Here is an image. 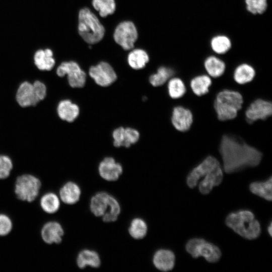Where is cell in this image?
Masks as SVG:
<instances>
[{
	"label": "cell",
	"mask_w": 272,
	"mask_h": 272,
	"mask_svg": "<svg viewBox=\"0 0 272 272\" xmlns=\"http://www.w3.org/2000/svg\"><path fill=\"white\" fill-rule=\"evenodd\" d=\"M58 194L62 202L66 205H72L79 201L81 189L76 183L68 181L59 188Z\"/></svg>",
	"instance_id": "21"
},
{
	"label": "cell",
	"mask_w": 272,
	"mask_h": 272,
	"mask_svg": "<svg viewBox=\"0 0 272 272\" xmlns=\"http://www.w3.org/2000/svg\"><path fill=\"white\" fill-rule=\"evenodd\" d=\"M267 231L269 234V235L271 236L272 235V223L271 222L270 223L269 225L267 227Z\"/></svg>",
	"instance_id": "38"
},
{
	"label": "cell",
	"mask_w": 272,
	"mask_h": 272,
	"mask_svg": "<svg viewBox=\"0 0 272 272\" xmlns=\"http://www.w3.org/2000/svg\"><path fill=\"white\" fill-rule=\"evenodd\" d=\"M174 73V71L171 68L161 66L156 73L150 77V83L154 87L161 86L170 79Z\"/></svg>",
	"instance_id": "30"
},
{
	"label": "cell",
	"mask_w": 272,
	"mask_h": 272,
	"mask_svg": "<svg viewBox=\"0 0 272 272\" xmlns=\"http://www.w3.org/2000/svg\"><path fill=\"white\" fill-rule=\"evenodd\" d=\"M100 259L98 254L92 250L85 249L79 252L77 258V264L81 268L86 266L97 268L100 265Z\"/></svg>",
	"instance_id": "24"
},
{
	"label": "cell",
	"mask_w": 272,
	"mask_h": 272,
	"mask_svg": "<svg viewBox=\"0 0 272 272\" xmlns=\"http://www.w3.org/2000/svg\"><path fill=\"white\" fill-rule=\"evenodd\" d=\"M33 61L38 70L50 71L56 64L54 51L49 47L39 48L33 53Z\"/></svg>",
	"instance_id": "16"
},
{
	"label": "cell",
	"mask_w": 272,
	"mask_h": 272,
	"mask_svg": "<svg viewBox=\"0 0 272 272\" xmlns=\"http://www.w3.org/2000/svg\"><path fill=\"white\" fill-rule=\"evenodd\" d=\"M153 262L155 266L159 270L168 271L172 269L174 266L175 256L170 250L159 249L155 253Z\"/></svg>",
	"instance_id": "20"
},
{
	"label": "cell",
	"mask_w": 272,
	"mask_h": 272,
	"mask_svg": "<svg viewBox=\"0 0 272 272\" xmlns=\"http://www.w3.org/2000/svg\"><path fill=\"white\" fill-rule=\"evenodd\" d=\"M243 103V97L239 92L228 89L219 92L214 104L218 118L221 121L235 118Z\"/></svg>",
	"instance_id": "3"
},
{
	"label": "cell",
	"mask_w": 272,
	"mask_h": 272,
	"mask_svg": "<svg viewBox=\"0 0 272 272\" xmlns=\"http://www.w3.org/2000/svg\"><path fill=\"white\" fill-rule=\"evenodd\" d=\"M149 60L148 53L143 49H135L128 54L127 61L129 66L133 69L143 68Z\"/></svg>",
	"instance_id": "29"
},
{
	"label": "cell",
	"mask_w": 272,
	"mask_h": 272,
	"mask_svg": "<svg viewBox=\"0 0 272 272\" xmlns=\"http://www.w3.org/2000/svg\"><path fill=\"white\" fill-rule=\"evenodd\" d=\"M39 198V206L44 213L52 215L59 210L60 199L56 193L52 191L46 192Z\"/></svg>",
	"instance_id": "22"
},
{
	"label": "cell",
	"mask_w": 272,
	"mask_h": 272,
	"mask_svg": "<svg viewBox=\"0 0 272 272\" xmlns=\"http://www.w3.org/2000/svg\"><path fill=\"white\" fill-rule=\"evenodd\" d=\"M13 222L7 214L0 213V236L8 235L12 230Z\"/></svg>",
	"instance_id": "37"
},
{
	"label": "cell",
	"mask_w": 272,
	"mask_h": 272,
	"mask_svg": "<svg viewBox=\"0 0 272 272\" xmlns=\"http://www.w3.org/2000/svg\"><path fill=\"white\" fill-rule=\"evenodd\" d=\"M250 191L268 201L272 199V178L264 181H255L249 185Z\"/></svg>",
	"instance_id": "25"
},
{
	"label": "cell",
	"mask_w": 272,
	"mask_h": 272,
	"mask_svg": "<svg viewBox=\"0 0 272 272\" xmlns=\"http://www.w3.org/2000/svg\"><path fill=\"white\" fill-rule=\"evenodd\" d=\"M115 42L125 50L133 48L138 38V32L134 24L130 21H124L116 27L114 35Z\"/></svg>",
	"instance_id": "10"
},
{
	"label": "cell",
	"mask_w": 272,
	"mask_h": 272,
	"mask_svg": "<svg viewBox=\"0 0 272 272\" xmlns=\"http://www.w3.org/2000/svg\"><path fill=\"white\" fill-rule=\"evenodd\" d=\"M56 74L59 77L67 75L68 83L73 88H82L86 83V73L74 61L61 62L56 67Z\"/></svg>",
	"instance_id": "9"
},
{
	"label": "cell",
	"mask_w": 272,
	"mask_h": 272,
	"mask_svg": "<svg viewBox=\"0 0 272 272\" xmlns=\"http://www.w3.org/2000/svg\"><path fill=\"white\" fill-rule=\"evenodd\" d=\"M89 74L97 84L102 87L110 86L117 79L116 74L112 67L104 61L91 66Z\"/></svg>",
	"instance_id": "11"
},
{
	"label": "cell",
	"mask_w": 272,
	"mask_h": 272,
	"mask_svg": "<svg viewBox=\"0 0 272 272\" xmlns=\"http://www.w3.org/2000/svg\"><path fill=\"white\" fill-rule=\"evenodd\" d=\"M270 102L262 99L253 101L247 107L245 115L247 121L252 123L258 120H265L271 115Z\"/></svg>",
	"instance_id": "12"
},
{
	"label": "cell",
	"mask_w": 272,
	"mask_h": 272,
	"mask_svg": "<svg viewBox=\"0 0 272 272\" xmlns=\"http://www.w3.org/2000/svg\"><path fill=\"white\" fill-rule=\"evenodd\" d=\"M147 230V225L143 220L140 218H135L130 223L128 228V232L134 239H141L146 235Z\"/></svg>",
	"instance_id": "33"
},
{
	"label": "cell",
	"mask_w": 272,
	"mask_h": 272,
	"mask_svg": "<svg viewBox=\"0 0 272 272\" xmlns=\"http://www.w3.org/2000/svg\"><path fill=\"white\" fill-rule=\"evenodd\" d=\"M92 5L102 17L113 14L116 7L114 0H93Z\"/></svg>",
	"instance_id": "34"
},
{
	"label": "cell",
	"mask_w": 272,
	"mask_h": 272,
	"mask_svg": "<svg viewBox=\"0 0 272 272\" xmlns=\"http://www.w3.org/2000/svg\"><path fill=\"white\" fill-rule=\"evenodd\" d=\"M90 207L92 213L96 217H102L105 222L116 221L120 212L117 200L105 192L94 195L91 199Z\"/></svg>",
	"instance_id": "5"
},
{
	"label": "cell",
	"mask_w": 272,
	"mask_h": 272,
	"mask_svg": "<svg viewBox=\"0 0 272 272\" xmlns=\"http://www.w3.org/2000/svg\"><path fill=\"white\" fill-rule=\"evenodd\" d=\"M112 137L114 146L128 148L139 140L140 134L138 131L134 128L120 127L113 131Z\"/></svg>",
	"instance_id": "17"
},
{
	"label": "cell",
	"mask_w": 272,
	"mask_h": 272,
	"mask_svg": "<svg viewBox=\"0 0 272 272\" xmlns=\"http://www.w3.org/2000/svg\"><path fill=\"white\" fill-rule=\"evenodd\" d=\"M78 106L70 100H63L59 102L57 107L58 116L63 120L73 122L79 114Z\"/></svg>",
	"instance_id": "23"
},
{
	"label": "cell",
	"mask_w": 272,
	"mask_h": 272,
	"mask_svg": "<svg viewBox=\"0 0 272 272\" xmlns=\"http://www.w3.org/2000/svg\"><path fill=\"white\" fill-rule=\"evenodd\" d=\"M171 122L177 130L185 132L188 130L193 122L191 111L181 106L175 107L172 111Z\"/></svg>",
	"instance_id": "15"
},
{
	"label": "cell",
	"mask_w": 272,
	"mask_h": 272,
	"mask_svg": "<svg viewBox=\"0 0 272 272\" xmlns=\"http://www.w3.org/2000/svg\"><path fill=\"white\" fill-rule=\"evenodd\" d=\"M219 152L223 161V169L226 173H233L246 168L257 166L262 157L257 149L229 134L223 135Z\"/></svg>",
	"instance_id": "1"
},
{
	"label": "cell",
	"mask_w": 272,
	"mask_h": 272,
	"mask_svg": "<svg viewBox=\"0 0 272 272\" xmlns=\"http://www.w3.org/2000/svg\"><path fill=\"white\" fill-rule=\"evenodd\" d=\"M198 189L202 194H209L214 186H218L222 181L223 172L221 165L211 170L202 176Z\"/></svg>",
	"instance_id": "19"
},
{
	"label": "cell",
	"mask_w": 272,
	"mask_h": 272,
	"mask_svg": "<svg viewBox=\"0 0 272 272\" xmlns=\"http://www.w3.org/2000/svg\"><path fill=\"white\" fill-rule=\"evenodd\" d=\"M98 170L101 177L109 181L117 180L123 171L121 165L111 157L104 159L99 164Z\"/></svg>",
	"instance_id": "18"
},
{
	"label": "cell",
	"mask_w": 272,
	"mask_h": 272,
	"mask_svg": "<svg viewBox=\"0 0 272 272\" xmlns=\"http://www.w3.org/2000/svg\"><path fill=\"white\" fill-rule=\"evenodd\" d=\"M231 41L226 36L219 35L214 37L211 41L212 50L216 53L222 54L227 52L231 47Z\"/></svg>",
	"instance_id": "32"
},
{
	"label": "cell",
	"mask_w": 272,
	"mask_h": 272,
	"mask_svg": "<svg viewBox=\"0 0 272 272\" xmlns=\"http://www.w3.org/2000/svg\"><path fill=\"white\" fill-rule=\"evenodd\" d=\"M46 95V87L42 82L37 80L31 84L25 81L19 86L16 98L20 106L26 107L36 105Z\"/></svg>",
	"instance_id": "7"
},
{
	"label": "cell",
	"mask_w": 272,
	"mask_h": 272,
	"mask_svg": "<svg viewBox=\"0 0 272 272\" xmlns=\"http://www.w3.org/2000/svg\"><path fill=\"white\" fill-rule=\"evenodd\" d=\"M185 249L192 257L197 258L202 256L210 263L217 262L222 255L218 246L202 238H194L189 240L186 244Z\"/></svg>",
	"instance_id": "8"
},
{
	"label": "cell",
	"mask_w": 272,
	"mask_h": 272,
	"mask_svg": "<svg viewBox=\"0 0 272 272\" xmlns=\"http://www.w3.org/2000/svg\"><path fill=\"white\" fill-rule=\"evenodd\" d=\"M248 11L253 14H261L267 8V0H245Z\"/></svg>",
	"instance_id": "36"
},
{
	"label": "cell",
	"mask_w": 272,
	"mask_h": 272,
	"mask_svg": "<svg viewBox=\"0 0 272 272\" xmlns=\"http://www.w3.org/2000/svg\"><path fill=\"white\" fill-rule=\"evenodd\" d=\"M226 225L239 235L248 240H253L261 233L259 222L249 210H239L229 214L225 220Z\"/></svg>",
	"instance_id": "2"
},
{
	"label": "cell",
	"mask_w": 272,
	"mask_h": 272,
	"mask_svg": "<svg viewBox=\"0 0 272 272\" xmlns=\"http://www.w3.org/2000/svg\"><path fill=\"white\" fill-rule=\"evenodd\" d=\"M170 79L167 85L169 95L173 99H179L182 97L186 91L184 82L179 78Z\"/></svg>",
	"instance_id": "31"
},
{
	"label": "cell",
	"mask_w": 272,
	"mask_h": 272,
	"mask_svg": "<svg viewBox=\"0 0 272 272\" xmlns=\"http://www.w3.org/2000/svg\"><path fill=\"white\" fill-rule=\"evenodd\" d=\"M14 165L10 157L0 155V180L8 178L11 175Z\"/></svg>",
	"instance_id": "35"
},
{
	"label": "cell",
	"mask_w": 272,
	"mask_h": 272,
	"mask_svg": "<svg viewBox=\"0 0 272 272\" xmlns=\"http://www.w3.org/2000/svg\"><path fill=\"white\" fill-rule=\"evenodd\" d=\"M255 76V71L250 65L242 63L235 69L233 78L234 81L240 85H243L252 81Z\"/></svg>",
	"instance_id": "26"
},
{
	"label": "cell",
	"mask_w": 272,
	"mask_h": 272,
	"mask_svg": "<svg viewBox=\"0 0 272 272\" xmlns=\"http://www.w3.org/2000/svg\"><path fill=\"white\" fill-rule=\"evenodd\" d=\"M41 186L39 178L32 174L24 173L16 178L14 193L19 200L31 202L39 196Z\"/></svg>",
	"instance_id": "6"
},
{
	"label": "cell",
	"mask_w": 272,
	"mask_h": 272,
	"mask_svg": "<svg viewBox=\"0 0 272 272\" xmlns=\"http://www.w3.org/2000/svg\"><path fill=\"white\" fill-rule=\"evenodd\" d=\"M64 235L63 228L56 220H50L45 223L40 230V236L46 244H58L62 242Z\"/></svg>",
	"instance_id": "14"
},
{
	"label": "cell",
	"mask_w": 272,
	"mask_h": 272,
	"mask_svg": "<svg viewBox=\"0 0 272 272\" xmlns=\"http://www.w3.org/2000/svg\"><path fill=\"white\" fill-rule=\"evenodd\" d=\"M204 66L208 75L213 78L221 76L226 69L225 62L215 56L207 57L205 60Z\"/></svg>",
	"instance_id": "28"
},
{
	"label": "cell",
	"mask_w": 272,
	"mask_h": 272,
	"mask_svg": "<svg viewBox=\"0 0 272 272\" xmlns=\"http://www.w3.org/2000/svg\"><path fill=\"white\" fill-rule=\"evenodd\" d=\"M220 165L218 160L214 157L209 156L201 163L192 169L186 178V183L189 187L194 188L198 181L208 172Z\"/></svg>",
	"instance_id": "13"
},
{
	"label": "cell",
	"mask_w": 272,
	"mask_h": 272,
	"mask_svg": "<svg viewBox=\"0 0 272 272\" xmlns=\"http://www.w3.org/2000/svg\"><path fill=\"white\" fill-rule=\"evenodd\" d=\"M78 32L88 43L93 44L103 37L105 29L97 16L88 8L81 9L78 16Z\"/></svg>",
	"instance_id": "4"
},
{
	"label": "cell",
	"mask_w": 272,
	"mask_h": 272,
	"mask_svg": "<svg viewBox=\"0 0 272 272\" xmlns=\"http://www.w3.org/2000/svg\"><path fill=\"white\" fill-rule=\"evenodd\" d=\"M212 83L211 78L209 76L198 75L191 79L190 87L195 95L201 96L209 92Z\"/></svg>",
	"instance_id": "27"
}]
</instances>
